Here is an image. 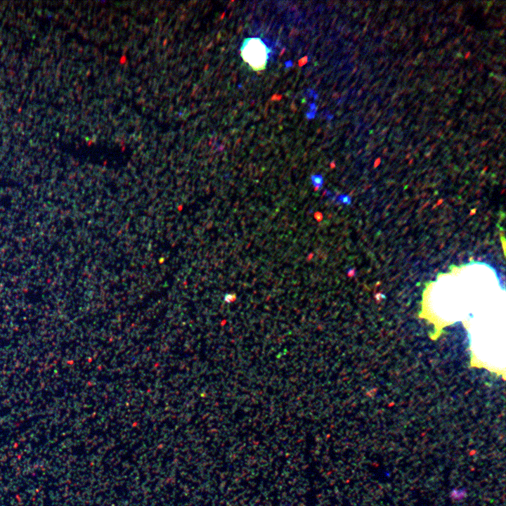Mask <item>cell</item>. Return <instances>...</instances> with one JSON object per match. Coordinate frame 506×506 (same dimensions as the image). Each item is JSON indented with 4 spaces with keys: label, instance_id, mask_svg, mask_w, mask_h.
I'll return each instance as SVG.
<instances>
[{
    "label": "cell",
    "instance_id": "6da1fadb",
    "mask_svg": "<svg viewBox=\"0 0 506 506\" xmlns=\"http://www.w3.org/2000/svg\"><path fill=\"white\" fill-rule=\"evenodd\" d=\"M270 51V48L259 37L245 38L240 48L242 60L254 71L266 68Z\"/></svg>",
    "mask_w": 506,
    "mask_h": 506
}]
</instances>
